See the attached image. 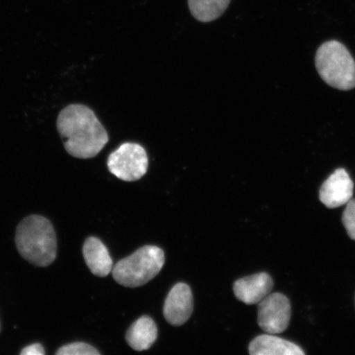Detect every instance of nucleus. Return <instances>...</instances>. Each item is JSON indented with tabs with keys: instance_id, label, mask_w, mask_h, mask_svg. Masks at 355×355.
Listing matches in <instances>:
<instances>
[{
	"instance_id": "1",
	"label": "nucleus",
	"mask_w": 355,
	"mask_h": 355,
	"mask_svg": "<svg viewBox=\"0 0 355 355\" xmlns=\"http://www.w3.org/2000/svg\"><path fill=\"white\" fill-rule=\"evenodd\" d=\"M58 131L69 154L80 159L96 157L109 141L107 132L88 106H67L58 116Z\"/></svg>"
},
{
	"instance_id": "2",
	"label": "nucleus",
	"mask_w": 355,
	"mask_h": 355,
	"mask_svg": "<svg viewBox=\"0 0 355 355\" xmlns=\"http://www.w3.org/2000/svg\"><path fill=\"white\" fill-rule=\"evenodd\" d=\"M15 241L21 256L35 266L44 268L56 259V234L51 222L46 217H26L17 225Z\"/></svg>"
},
{
	"instance_id": "3",
	"label": "nucleus",
	"mask_w": 355,
	"mask_h": 355,
	"mask_svg": "<svg viewBox=\"0 0 355 355\" xmlns=\"http://www.w3.org/2000/svg\"><path fill=\"white\" fill-rule=\"evenodd\" d=\"M316 68L328 85L349 91L355 87V62L344 44L336 41L325 42L319 47Z\"/></svg>"
},
{
	"instance_id": "4",
	"label": "nucleus",
	"mask_w": 355,
	"mask_h": 355,
	"mask_svg": "<svg viewBox=\"0 0 355 355\" xmlns=\"http://www.w3.org/2000/svg\"><path fill=\"white\" fill-rule=\"evenodd\" d=\"M165 264V254L157 246H144L114 266L113 277L119 285L135 288L157 277Z\"/></svg>"
},
{
	"instance_id": "5",
	"label": "nucleus",
	"mask_w": 355,
	"mask_h": 355,
	"mask_svg": "<svg viewBox=\"0 0 355 355\" xmlns=\"http://www.w3.org/2000/svg\"><path fill=\"white\" fill-rule=\"evenodd\" d=\"M148 157L139 144L125 143L109 155L107 166L119 180L132 182L143 178L148 168Z\"/></svg>"
},
{
	"instance_id": "6",
	"label": "nucleus",
	"mask_w": 355,
	"mask_h": 355,
	"mask_svg": "<svg viewBox=\"0 0 355 355\" xmlns=\"http://www.w3.org/2000/svg\"><path fill=\"white\" fill-rule=\"evenodd\" d=\"M291 317L290 300L281 293H270L259 303L257 322L261 329L268 334H279L285 331L290 324Z\"/></svg>"
},
{
	"instance_id": "7",
	"label": "nucleus",
	"mask_w": 355,
	"mask_h": 355,
	"mask_svg": "<svg viewBox=\"0 0 355 355\" xmlns=\"http://www.w3.org/2000/svg\"><path fill=\"white\" fill-rule=\"evenodd\" d=\"M193 310L192 291L187 284L178 283L167 295L164 304V317L171 325L179 327L189 320Z\"/></svg>"
},
{
	"instance_id": "8",
	"label": "nucleus",
	"mask_w": 355,
	"mask_h": 355,
	"mask_svg": "<svg viewBox=\"0 0 355 355\" xmlns=\"http://www.w3.org/2000/svg\"><path fill=\"white\" fill-rule=\"evenodd\" d=\"M354 183L344 168H337L324 182L319 191L320 201L328 208H336L347 204L352 199Z\"/></svg>"
},
{
	"instance_id": "9",
	"label": "nucleus",
	"mask_w": 355,
	"mask_h": 355,
	"mask_svg": "<svg viewBox=\"0 0 355 355\" xmlns=\"http://www.w3.org/2000/svg\"><path fill=\"white\" fill-rule=\"evenodd\" d=\"M273 286V279L270 275L260 272L235 282L234 293L243 303L257 304L270 294Z\"/></svg>"
},
{
	"instance_id": "10",
	"label": "nucleus",
	"mask_w": 355,
	"mask_h": 355,
	"mask_svg": "<svg viewBox=\"0 0 355 355\" xmlns=\"http://www.w3.org/2000/svg\"><path fill=\"white\" fill-rule=\"evenodd\" d=\"M83 254L87 266L95 276L105 277L112 270L113 260L107 248L99 239L88 238L84 243Z\"/></svg>"
},
{
	"instance_id": "11",
	"label": "nucleus",
	"mask_w": 355,
	"mask_h": 355,
	"mask_svg": "<svg viewBox=\"0 0 355 355\" xmlns=\"http://www.w3.org/2000/svg\"><path fill=\"white\" fill-rule=\"evenodd\" d=\"M251 355H304L299 345L279 338L273 334L261 335L252 341L248 347Z\"/></svg>"
},
{
	"instance_id": "12",
	"label": "nucleus",
	"mask_w": 355,
	"mask_h": 355,
	"mask_svg": "<svg viewBox=\"0 0 355 355\" xmlns=\"http://www.w3.org/2000/svg\"><path fill=\"white\" fill-rule=\"evenodd\" d=\"M157 334V327L153 319L144 316L137 319L128 330L126 340L136 352H144L152 347Z\"/></svg>"
},
{
	"instance_id": "13",
	"label": "nucleus",
	"mask_w": 355,
	"mask_h": 355,
	"mask_svg": "<svg viewBox=\"0 0 355 355\" xmlns=\"http://www.w3.org/2000/svg\"><path fill=\"white\" fill-rule=\"evenodd\" d=\"M232 0H188L192 15L199 21H215L227 10Z\"/></svg>"
},
{
	"instance_id": "14",
	"label": "nucleus",
	"mask_w": 355,
	"mask_h": 355,
	"mask_svg": "<svg viewBox=\"0 0 355 355\" xmlns=\"http://www.w3.org/2000/svg\"><path fill=\"white\" fill-rule=\"evenodd\" d=\"M57 355H100L93 346L83 343H76L63 346L57 350Z\"/></svg>"
},
{
	"instance_id": "15",
	"label": "nucleus",
	"mask_w": 355,
	"mask_h": 355,
	"mask_svg": "<svg viewBox=\"0 0 355 355\" xmlns=\"http://www.w3.org/2000/svg\"><path fill=\"white\" fill-rule=\"evenodd\" d=\"M343 222L349 237L355 241V199L350 200L346 204Z\"/></svg>"
},
{
	"instance_id": "16",
	"label": "nucleus",
	"mask_w": 355,
	"mask_h": 355,
	"mask_svg": "<svg viewBox=\"0 0 355 355\" xmlns=\"http://www.w3.org/2000/svg\"><path fill=\"white\" fill-rule=\"evenodd\" d=\"M20 354L21 355H44L46 352L42 345L35 343L26 346Z\"/></svg>"
}]
</instances>
